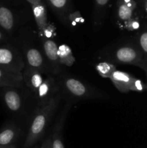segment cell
<instances>
[{"label":"cell","mask_w":147,"mask_h":148,"mask_svg":"<svg viewBox=\"0 0 147 148\" xmlns=\"http://www.w3.org/2000/svg\"><path fill=\"white\" fill-rule=\"evenodd\" d=\"M22 85V75L0 67V88L19 87Z\"/></svg>","instance_id":"cell-15"},{"label":"cell","mask_w":147,"mask_h":148,"mask_svg":"<svg viewBox=\"0 0 147 148\" xmlns=\"http://www.w3.org/2000/svg\"><path fill=\"white\" fill-rule=\"evenodd\" d=\"M141 27V23L137 17H131L124 23V27L129 31L137 30Z\"/></svg>","instance_id":"cell-24"},{"label":"cell","mask_w":147,"mask_h":148,"mask_svg":"<svg viewBox=\"0 0 147 148\" xmlns=\"http://www.w3.org/2000/svg\"><path fill=\"white\" fill-rule=\"evenodd\" d=\"M40 148H52L51 142H50V137H48V138H46V140L43 142V143H42Z\"/></svg>","instance_id":"cell-27"},{"label":"cell","mask_w":147,"mask_h":148,"mask_svg":"<svg viewBox=\"0 0 147 148\" xmlns=\"http://www.w3.org/2000/svg\"><path fill=\"white\" fill-rule=\"evenodd\" d=\"M135 78L128 72L116 69L112 72L109 79L120 92L127 93L130 92V88Z\"/></svg>","instance_id":"cell-13"},{"label":"cell","mask_w":147,"mask_h":148,"mask_svg":"<svg viewBox=\"0 0 147 148\" xmlns=\"http://www.w3.org/2000/svg\"><path fill=\"white\" fill-rule=\"evenodd\" d=\"M145 1H147V0H145Z\"/></svg>","instance_id":"cell-33"},{"label":"cell","mask_w":147,"mask_h":148,"mask_svg":"<svg viewBox=\"0 0 147 148\" xmlns=\"http://www.w3.org/2000/svg\"><path fill=\"white\" fill-rule=\"evenodd\" d=\"M68 20L69 23H70L72 26H76V25L84 23V20L79 11H74L70 13L68 17Z\"/></svg>","instance_id":"cell-23"},{"label":"cell","mask_w":147,"mask_h":148,"mask_svg":"<svg viewBox=\"0 0 147 148\" xmlns=\"http://www.w3.org/2000/svg\"><path fill=\"white\" fill-rule=\"evenodd\" d=\"M47 1L58 18L63 24H69L68 17L74 12L70 0H47Z\"/></svg>","instance_id":"cell-14"},{"label":"cell","mask_w":147,"mask_h":148,"mask_svg":"<svg viewBox=\"0 0 147 148\" xmlns=\"http://www.w3.org/2000/svg\"><path fill=\"white\" fill-rule=\"evenodd\" d=\"M39 38H40L50 39L56 36V27L53 23H48L47 27L42 32H39Z\"/></svg>","instance_id":"cell-22"},{"label":"cell","mask_w":147,"mask_h":148,"mask_svg":"<svg viewBox=\"0 0 147 148\" xmlns=\"http://www.w3.org/2000/svg\"><path fill=\"white\" fill-rule=\"evenodd\" d=\"M144 8H145V11L147 14V1H145L144 3Z\"/></svg>","instance_id":"cell-31"},{"label":"cell","mask_w":147,"mask_h":148,"mask_svg":"<svg viewBox=\"0 0 147 148\" xmlns=\"http://www.w3.org/2000/svg\"><path fill=\"white\" fill-rule=\"evenodd\" d=\"M136 2L134 0H118L117 14L120 21L124 22L133 17V12L136 8Z\"/></svg>","instance_id":"cell-16"},{"label":"cell","mask_w":147,"mask_h":148,"mask_svg":"<svg viewBox=\"0 0 147 148\" xmlns=\"http://www.w3.org/2000/svg\"><path fill=\"white\" fill-rule=\"evenodd\" d=\"M41 40L43 54L48 65L50 75H59L61 71V65L60 64L58 57V46L57 43L53 38L46 39L40 38Z\"/></svg>","instance_id":"cell-8"},{"label":"cell","mask_w":147,"mask_h":148,"mask_svg":"<svg viewBox=\"0 0 147 148\" xmlns=\"http://www.w3.org/2000/svg\"><path fill=\"white\" fill-rule=\"evenodd\" d=\"M23 54L25 66L38 70L46 76L51 75L46 58L39 49L34 46H26L23 49Z\"/></svg>","instance_id":"cell-7"},{"label":"cell","mask_w":147,"mask_h":148,"mask_svg":"<svg viewBox=\"0 0 147 148\" xmlns=\"http://www.w3.org/2000/svg\"><path fill=\"white\" fill-rule=\"evenodd\" d=\"M27 2L30 3L31 5H35V4H39L42 2V0H27Z\"/></svg>","instance_id":"cell-28"},{"label":"cell","mask_w":147,"mask_h":148,"mask_svg":"<svg viewBox=\"0 0 147 148\" xmlns=\"http://www.w3.org/2000/svg\"><path fill=\"white\" fill-rule=\"evenodd\" d=\"M136 66H138V67H140L141 69H142L143 70L146 72V76H147V59H143L142 62H141V63L138 64ZM146 85H147V83H146Z\"/></svg>","instance_id":"cell-26"},{"label":"cell","mask_w":147,"mask_h":148,"mask_svg":"<svg viewBox=\"0 0 147 148\" xmlns=\"http://www.w3.org/2000/svg\"><path fill=\"white\" fill-rule=\"evenodd\" d=\"M101 59L110 63L137 66L144 59V56L135 43L125 42L107 48L102 52Z\"/></svg>","instance_id":"cell-2"},{"label":"cell","mask_w":147,"mask_h":148,"mask_svg":"<svg viewBox=\"0 0 147 148\" xmlns=\"http://www.w3.org/2000/svg\"><path fill=\"white\" fill-rule=\"evenodd\" d=\"M95 69L97 73L103 78H110L112 72L116 70L115 64L109 62H100L95 66Z\"/></svg>","instance_id":"cell-20"},{"label":"cell","mask_w":147,"mask_h":148,"mask_svg":"<svg viewBox=\"0 0 147 148\" xmlns=\"http://www.w3.org/2000/svg\"><path fill=\"white\" fill-rule=\"evenodd\" d=\"M135 44L139 48L144 56V59H147V30L138 33L136 37Z\"/></svg>","instance_id":"cell-21"},{"label":"cell","mask_w":147,"mask_h":148,"mask_svg":"<svg viewBox=\"0 0 147 148\" xmlns=\"http://www.w3.org/2000/svg\"><path fill=\"white\" fill-rule=\"evenodd\" d=\"M0 67L22 73L25 67L22 55L10 45L0 46Z\"/></svg>","instance_id":"cell-5"},{"label":"cell","mask_w":147,"mask_h":148,"mask_svg":"<svg viewBox=\"0 0 147 148\" xmlns=\"http://www.w3.org/2000/svg\"><path fill=\"white\" fill-rule=\"evenodd\" d=\"M33 148H40V147H39V146H35V147H33Z\"/></svg>","instance_id":"cell-32"},{"label":"cell","mask_w":147,"mask_h":148,"mask_svg":"<svg viewBox=\"0 0 147 148\" xmlns=\"http://www.w3.org/2000/svg\"><path fill=\"white\" fill-rule=\"evenodd\" d=\"M18 18L8 7L0 4V28L7 33H12L17 28Z\"/></svg>","instance_id":"cell-10"},{"label":"cell","mask_w":147,"mask_h":148,"mask_svg":"<svg viewBox=\"0 0 147 148\" xmlns=\"http://www.w3.org/2000/svg\"><path fill=\"white\" fill-rule=\"evenodd\" d=\"M71 106L72 101H69L65 104L53 125L51 136L50 137L52 148H65L63 140V130Z\"/></svg>","instance_id":"cell-9"},{"label":"cell","mask_w":147,"mask_h":148,"mask_svg":"<svg viewBox=\"0 0 147 148\" xmlns=\"http://www.w3.org/2000/svg\"><path fill=\"white\" fill-rule=\"evenodd\" d=\"M32 6L33 17L37 25L39 32H42L47 27L48 22L47 17V10L43 1L41 3Z\"/></svg>","instance_id":"cell-18"},{"label":"cell","mask_w":147,"mask_h":148,"mask_svg":"<svg viewBox=\"0 0 147 148\" xmlns=\"http://www.w3.org/2000/svg\"><path fill=\"white\" fill-rule=\"evenodd\" d=\"M147 90V85L144 83L142 80L140 79L135 78V79L133 82L131 88H130V91H133V92H144Z\"/></svg>","instance_id":"cell-25"},{"label":"cell","mask_w":147,"mask_h":148,"mask_svg":"<svg viewBox=\"0 0 147 148\" xmlns=\"http://www.w3.org/2000/svg\"><path fill=\"white\" fill-rule=\"evenodd\" d=\"M4 40H5V35L3 33L2 30L0 29V43H1V42H3Z\"/></svg>","instance_id":"cell-29"},{"label":"cell","mask_w":147,"mask_h":148,"mask_svg":"<svg viewBox=\"0 0 147 148\" xmlns=\"http://www.w3.org/2000/svg\"><path fill=\"white\" fill-rule=\"evenodd\" d=\"M58 57L61 65L66 66H71L76 60L72 53V51L69 46L66 44H61L58 48Z\"/></svg>","instance_id":"cell-19"},{"label":"cell","mask_w":147,"mask_h":148,"mask_svg":"<svg viewBox=\"0 0 147 148\" xmlns=\"http://www.w3.org/2000/svg\"><path fill=\"white\" fill-rule=\"evenodd\" d=\"M1 98L6 108L13 114L25 116L28 109V101L33 98V92L22 85L19 87L3 88Z\"/></svg>","instance_id":"cell-4"},{"label":"cell","mask_w":147,"mask_h":148,"mask_svg":"<svg viewBox=\"0 0 147 148\" xmlns=\"http://www.w3.org/2000/svg\"><path fill=\"white\" fill-rule=\"evenodd\" d=\"M110 0H95L93 10V25L94 28L98 30L105 20L107 9Z\"/></svg>","instance_id":"cell-17"},{"label":"cell","mask_w":147,"mask_h":148,"mask_svg":"<svg viewBox=\"0 0 147 148\" xmlns=\"http://www.w3.org/2000/svg\"><path fill=\"white\" fill-rule=\"evenodd\" d=\"M58 82L62 93H65L73 100L104 99L108 97L103 91L73 77H61Z\"/></svg>","instance_id":"cell-3"},{"label":"cell","mask_w":147,"mask_h":148,"mask_svg":"<svg viewBox=\"0 0 147 148\" xmlns=\"http://www.w3.org/2000/svg\"><path fill=\"white\" fill-rule=\"evenodd\" d=\"M62 92L58 94L48 103L43 106H37L31 116L27 137L23 148H30L41 140L46 134L59 107Z\"/></svg>","instance_id":"cell-1"},{"label":"cell","mask_w":147,"mask_h":148,"mask_svg":"<svg viewBox=\"0 0 147 148\" xmlns=\"http://www.w3.org/2000/svg\"><path fill=\"white\" fill-rule=\"evenodd\" d=\"M61 91L59 82L53 75H47L43 83L33 93L37 106H43L48 103Z\"/></svg>","instance_id":"cell-6"},{"label":"cell","mask_w":147,"mask_h":148,"mask_svg":"<svg viewBox=\"0 0 147 148\" xmlns=\"http://www.w3.org/2000/svg\"><path fill=\"white\" fill-rule=\"evenodd\" d=\"M0 148H17L15 145H11L7 146H0Z\"/></svg>","instance_id":"cell-30"},{"label":"cell","mask_w":147,"mask_h":148,"mask_svg":"<svg viewBox=\"0 0 147 148\" xmlns=\"http://www.w3.org/2000/svg\"><path fill=\"white\" fill-rule=\"evenodd\" d=\"M22 84L31 92L34 93L43 83V74L38 70L25 66L22 72Z\"/></svg>","instance_id":"cell-11"},{"label":"cell","mask_w":147,"mask_h":148,"mask_svg":"<svg viewBox=\"0 0 147 148\" xmlns=\"http://www.w3.org/2000/svg\"><path fill=\"white\" fill-rule=\"evenodd\" d=\"M22 132L21 128L17 124L12 122L6 124L0 130V146L14 145Z\"/></svg>","instance_id":"cell-12"}]
</instances>
